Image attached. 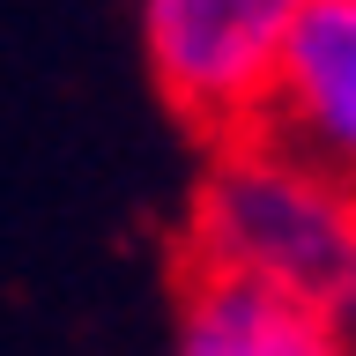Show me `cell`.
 Here are the masks:
<instances>
[{"label":"cell","instance_id":"cell-1","mask_svg":"<svg viewBox=\"0 0 356 356\" xmlns=\"http://www.w3.org/2000/svg\"><path fill=\"white\" fill-rule=\"evenodd\" d=\"M178 267L275 282L341 312V297L356 289V178L252 127L230 134L208 149V171L193 186Z\"/></svg>","mask_w":356,"mask_h":356},{"label":"cell","instance_id":"cell-2","mask_svg":"<svg viewBox=\"0 0 356 356\" xmlns=\"http://www.w3.org/2000/svg\"><path fill=\"white\" fill-rule=\"evenodd\" d=\"M297 15L305 0H141V52L163 104L208 141L245 134Z\"/></svg>","mask_w":356,"mask_h":356},{"label":"cell","instance_id":"cell-3","mask_svg":"<svg viewBox=\"0 0 356 356\" xmlns=\"http://www.w3.org/2000/svg\"><path fill=\"white\" fill-rule=\"evenodd\" d=\"M252 134L356 178V0H305Z\"/></svg>","mask_w":356,"mask_h":356},{"label":"cell","instance_id":"cell-4","mask_svg":"<svg viewBox=\"0 0 356 356\" xmlns=\"http://www.w3.org/2000/svg\"><path fill=\"white\" fill-rule=\"evenodd\" d=\"M178 356H341V319L275 282L178 267Z\"/></svg>","mask_w":356,"mask_h":356}]
</instances>
